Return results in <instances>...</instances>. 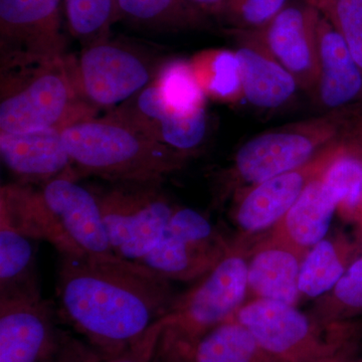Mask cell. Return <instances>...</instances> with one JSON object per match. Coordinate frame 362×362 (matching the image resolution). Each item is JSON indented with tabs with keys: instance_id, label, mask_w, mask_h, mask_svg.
<instances>
[{
	"instance_id": "1",
	"label": "cell",
	"mask_w": 362,
	"mask_h": 362,
	"mask_svg": "<svg viewBox=\"0 0 362 362\" xmlns=\"http://www.w3.org/2000/svg\"><path fill=\"white\" fill-rule=\"evenodd\" d=\"M58 294L69 323L103 359L118 356L165 316L170 282L127 259L61 256Z\"/></svg>"
},
{
	"instance_id": "2",
	"label": "cell",
	"mask_w": 362,
	"mask_h": 362,
	"mask_svg": "<svg viewBox=\"0 0 362 362\" xmlns=\"http://www.w3.org/2000/svg\"><path fill=\"white\" fill-rule=\"evenodd\" d=\"M63 141L75 178L95 175L110 182H162L190 157L157 141L113 111L69 126L63 131Z\"/></svg>"
},
{
	"instance_id": "3",
	"label": "cell",
	"mask_w": 362,
	"mask_h": 362,
	"mask_svg": "<svg viewBox=\"0 0 362 362\" xmlns=\"http://www.w3.org/2000/svg\"><path fill=\"white\" fill-rule=\"evenodd\" d=\"M0 87V132L65 129L99 111L80 92L74 58L68 56L1 71Z\"/></svg>"
},
{
	"instance_id": "4",
	"label": "cell",
	"mask_w": 362,
	"mask_h": 362,
	"mask_svg": "<svg viewBox=\"0 0 362 362\" xmlns=\"http://www.w3.org/2000/svg\"><path fill=\"white\" fill-rule=\"evenodd\" d=\"M35 220L40 240L61 256L121 259L112 249L96 194L62 175L35 189Z\"/></svg>"
},
{
	"instance_id": "5",
	"label": "cell",
	"mask_w": 362,
	"mask_h": 362,
	"mask_svg": "<svg viewBox=\"0 0 362 362\" xmlns=\"http://www.w3.org/2000/svg\"><path fill=\"white\" fill-rule=\"evenodd\" d=\"M346 110L334 111L254 136L235 153L233 178L252 187L301 168L335 143L346 139Z\"/></svg>"
},
{
	"instance_id": "6",
	"label": "cell",
	"mask_w": 362,
	"mask_h": 362,
	"mask_svg": "<svg viewBox=\"0 0 362 362\" xmlns=\"http://www.w3.org/2000/svg\"><path fill=\"white\" fill-rule=\"evenodd\" d=\"M233 317L278 362H322L361 342L356 321L339 337L324 339L323 324L296 306L274 300H247Z\"/></svg>"
},
{
	"instance_id": "7",
	"label": "cell",
	"mask_w": 362,
	"mask_h": 362,
	"mask_svg": "<svg viewBox=\"0 0 362 362\" xmlns=\"http://www.w3.org/2000/svg\"><path fill=\"white\" fill-rule=\"evenodd\" d=\"M246 247L233 243L225 257L185 294L176 296L168 330L189 349L209 331L232 318L247 297Z\"/></svg>"
},
{
	"instance_id": "8",
	"label": "cell",
	"mask_w": 362,
	"mask_h": 362,
	"mask_svg": "<svg viewBox=\"0 0 362 362\" xmlns=\"http://www.w3.org/2000/svg\"><path fill=\"white\" fill-rule=\"evenodd\" d=\"M162 182H112L96 194L114 252L140 261L159 242L177 209L161 189Z\"/></svg>"
},
{
	"instance_id": "9",
	"label": "cell",
	"mask_w": 362,
	"mask_h": 362,
	"mask_svg": "<svg viewBox=\"0 0 362 362\" xmlns=\"http://www.w3.org/2000/svg\"><path fill=\"white\" fill-rule=\"evenodd\" d=\"M163 63L146 49L105 37L86 45L74 71L83 97L100 109L120 106L148 87Z\"/></svg>"
},
{
	"instance_id": "10",
	"label": "cell",
	"mask_w": 362,
	"mask_h": 362,
	"mask_svg": "<svg viewBox=\"0 0 362 362\" xmlns=\"http://www.w3.org/2000/svg\"><path fill=\"white\" fill-rule=\"evenodd\" d=\"M230 245L206 216L177 207L156 246L138 264L169 281L188 282L209 273Z\"/></svg>"
},
{
	"instance_id": "11",
	"label": "cell",
	"mask_w": 362,
	"mask_h": 362,
	"mask_svg": "<svg viewBox=\"0 0 362 362\" xmlns=\"http://www.w3.org/2000/svg\"><path fill=\"white\" fill-rule=\"evenodd\" d=\"M61 0H0L1 71L65 57Z\"/></svg>"
},
{
	"instance_id": "12",
	"label": "cell",
	"mask_w": 362,
	"mask_h": 362,
	"mask_svg": "<svg viewBox=\"0 0 362 362\" xmlns=\"http://www.w3.org/2000/svg\"><path fill=\"white\" fill-rule=\"evenodd\" d=\"M346 139L335 143L301 168L239 189L233 211L237 226L245 233H256L273 228L312 181L322 175Z\"/></svg>"
},
{
	"instance_id": "13",
	"label": "cell",
	"mask_w": 362,
	"mask_h": 362,
	"mask_svg": "<svg viewBox=\"0 0 362 362\" xmlns=\"http://www.w3.org/2000/svg\"><path fill=\"white\" fill-rule=\"evenodd\" d=\"M321 13L302 4H287L263 28L252 32L286 70L300 89L314 93L318 77V25Z\"/></svg>"
},
{
	"instance_id": "14",
	"label": "cell",
	"mask_w": 362,
	"mask_h": 362,
	"mask_svg": "<svg viewBox=\"0 0 362 362\" xmlns=\"http://www.w3.org/2000/svg\"><path fill=\"white\" fill-rule=\"evenodd\" d=\"M65 334L44 299L0 300V362H45Z\"/></svg>"
},
{
	"instance_id": "15",
	"label": "cell",
	"mask_w": 362,
	"mask_h": 362,
	"mask_svg": "<svg viewBox=\"0 0 362 362\" xmlns=\"http://www.w3.org/2000/svg\"><path fill=\"white\" fill-rule=\"evenodd\" d=\"M113 111L157 141L189 156L206 138V109L194 113L170 110L153 82Z\"/></svg>"
},
{
	"instance_id": "16",
	"label": "cell",
	"mask_w": 362,
	"mask_h": 362,
	"mask_svg": "<svg viewBox=\"0 0 362 362\" xmlns=\"http://www.w3.org/2000/svg\"><path fill=\"white\" fill-rule=\"evenodd\" d=\"M63 131L49 128L18 134L0 132V156L4 165L23 185H44L62 175L74 177Z\"/></svg>"
},
{
	"instance_id": "17",
	"label": "cell",
	"mask_w": 362,
	"mask_h": 362,
	"mask_svg": "<svg viewBox=\"0 0 362 362\" xmlns=\"http://www.w3.org/2000/svg\"><path fill=\"white\" fill-rule=\"evenodd\" d=\"M314 94L331 112L346 110L362 98V70L334 26L321 13L318 25V77Z\"/></svg>"
},
{
	"instance_id": "18",
	"label": "cell",
	"mask_w": 362,
	"mask_h": 362,
	"mask_svg": "<svg viewBox=\"0 0 362 362\" xmlns=\"http://www.w3.org/2000/svg\"><path fill=\"white\" fill-rule=\"evenodd\" d=\"M235 32L240 40L235 52L244 99L262 109H276L287 104L300 88L296 78L272 56L252 30Z\"/></svg>"
},
{
	"instance_id": "19",
	"label": "cell",
	"mask_w": 362,
	"mask_h": 362,
	"mask_svg": "<svg viewBox=\"0 0 362 362\" xmlns=\"http://www.w3.org/2000/svg\"><path fill=\"white\" fill-rule=\"evenodd\" d=\"M305 256L267 235L247 257L250 300H274L297 306L301 300L299 278Z\"/></svg>"
},
{
	"instance_id": "20",
	"label": "cell",
	"mask_w": 362,
	"mask_h": 362,
	"mask_svg": "<svg viewBox=\"0 0 362 362\" xmlns=\"http://www.w3.org/2000/svg\"><path fill=\"white\" fill-rule=\"evenodd\" d=\"M337 211V199L320 175L271 228L269 237L307 255L327 235Z\"/></svg>"
},
{
	"instance_id": "21",
	"label": "cell",
	"mask_w": 362,
	"mask_h": 362,
	"mask_svg": "<svg viewBox=\"0 0 362 362\" xmlns=\"http://www.w3.org/2000/svg\"><path fill=\"white\" fill-rule=\"evenodd\" d=\"M362 252V233H332L311 247L302 263L299 290L301 299H318L330 291Z\"/></svg>"
},
{
	"instance_id": "22",
	"label": "cell",
	"mask_w": 362,
	"mask_h": 362,
	"mask_svg": "<svg viewBox=\"0 0 362 362\" xmlns=\"http://www.w3.org/2000/svg\"><path fill=\"white\" fill-rule=\"evenodd\" d=\"M35 242L0 218V300L42 299Z\"/></svg>"
},
{
	"instance_id": "23",
	"label": "cell",
	"mask_w": 362,
	"mask_h": 362,
	"mask_svg": "<svg viewBox=\"0 0 362 362\" xmlns=\"http://www.w3.org/2000/svg\"><path fill=\"white\" fill-rule=\"evenodd\" d=\"M185 354L188 362H278L233 316L185 349Z\"/></svg>"
},
{
	"instance_id": "24",
	"label": "cell",
	"mask_w": 362,
	"mask_h": 362,
	"mask_svg": "<svg viewBox=\"0 0 362 362\" xmlns=\"http://www.w3.org/2000/svg\"><path fill=\"white\" fill-rule=\"evenodd\" d=\"M322 178L334 195L342 218L357 223L362 211V141L359 138L342 143Z\"/></svg>"
},
{
	"instance_id": "25",
	"label": "cell",
	"mask_w": 362,
	"mask_h": 362,
	"mask_svg": "<svg viewBox=\"0 0 362 362\" xmlns=\"http://www.w3.org/2000/svg\"><path fill=\"white\" fill-rule=\"evenodd\" d=\"M204 14L190 0H118V21L165 32L199 28Z\"/></svg>"
},
{
	"instance_id": "26",
	"label": "cell",
	"mask_w": 362,
	"mask_h": 362,
	"mask_svg": "<svg viewBox=\"0 0 362 362\" xmlns=\"http://www.w3.org/2000/svg\"><path fill=\"white\" fill-rule=\"evenodd\" d=\"M206 96L225 103L244 99L242 74L235 51L209 49L190 59Z\"/></svg>"
},
{
	"instance_id": "27",
	"label": "cell",
	"mask_w": 362,
	"mask_h": 362,
	"mask_svg": "<svg viewBox=\"0 0 362 362\" xmlns=\"http://www.w3.org/2000/svg\"><path fill=\"white\" fill-rule=\"evenodd\" d=\"M311 315L326 326L362 318V252L352 262L337 285L316 299Z\"/></svg>"
},
{
	"instance_id": "28",
	"label": "cell",
	"mask_w": 362,
	"mask_h": 362,
	"mask_svg": "<svg viewBox=\"0 0 362 362\" xmlns=\"http://www.w3.org/2000/svg\"><path fill=\"white\" fill-rule=\"evenodd\" d=\"M153 83L162 101L170 110L194 113L206 109L207 97L197 80L192 62L182 59L164 62Z\"/></svg>"
},
{
	"instance_id": "29",
	"label": "cell",
	"mask_w": 362,
	"mask_h": 362,
	"mask_svg": "<svg viewBox=\"0 0 362 362\" xmlns=\"http://www.w3.org/2000/svg\"><path fill=\"white\" fill-rule=\"evenodd\" d=\"M69 28L85 45L108 37L118 21V0H65Z\"/></svg>"
},
{
	"instance_id": "30",
	"label": "cell",
	"mask_w": 362,
	"mask_h": 362,
	"mask_svg": "<svg viewBox=\"0 0 362 362\" xmlns=\"http://www.w3.org/2000/svg\"><path fill=\"white\" fill-rule=\"evenodd\" d=\"M318 11L341 35L362 70V0H323Z\"/></svg>"
},
{
	"instance_id": "31",
	"label": "cell",
	"mask_w": 362,
	"mask_h": 362,
	"mask_svg": "<svg viewBox=\"0 0 362 362\" xmlns=\"http://www.w3.org/2000/svg\"><path fill=\"white\" fill-rule=\"evenodd\" d=\"M288 0H226L220 16L235 30L263 28L286 6Z\"/></svg>"
},
{
	"instance_id": "32",
	"label": "cell",
	"mask_w": 362,
	"mask_h": 362,
	"mask_svg": "<svg viewBox=\"0 0 362 362\" xmlns=\"http://www.w3.org/2000/svg\"><path fill=\"white\" fill-rule=\"evenodd\" d=\"M168 324V316H163L149 328L144 335L128 349L111 358L101 362H150L156 354L164 329Z\"/></svg>"
},
{
	"instance_id": "33",
	"label": "cell",
	"mask_w": 362,
	"mask_h": 362,
	"mask_svg": "<svg viewBox=\"0 0 362 362\" xmlns=\"http://www.w3.org/2000/svg\"><path fill=\"white\" fill-rule=\"evenodd\" d=\"M103 361L97 350L88 342L78 339L66 332L58 349L45 362H101Z\"/></svg>"
},
{
	"instance_id": "34",
	"label": "cell",
	"mask_w": 362,
	"mask_h": 362,
	"mask_svg": "<svg viewBox=\"0 0 362 362\" xmlns=\"http://www.w3.org/2000/svg\"><path fill=\"white\" fill-rule=\"evenodd\" d=\"M150 362H188L185 347L169 332L168 328L162 333L156 354Z\"/></svg>"
},
{
	"instance_id": "35",
	"label": "cell",
	"mask_w": 362,
	"mask_h": 362,
	"mask_svg": "<svg viewBox=\"0 0 362 362\" xmlns=\"http://www.w3.org/2000/svg\"><path fill=\"white\" fill-rule=\"evenodd\" d=\"M199 8H201L204 13H213L220 16L221 9L226 0H190Z\"/></svg>"
},
{
	"instance_id": "36",
	"label": "cell",
	"mask_w": 362,
	"mask_h": 362,
	"mask_svg": "<svg viewBox=\"0 0 362 362\" xmlns=\"http://www.w3.org/2000/svg\"><path fill=\"white\" fill-rule=\"evenodd\" d=\"M358 344L351 345V346L347 347L341 352L337 354V356L331 357V358L326 359L322 362H350L354 357H356L357 349H358Z\"/></svg>"
},
{
	"instance_id": "37",
	"label": "cell",
	"mask_w": 362,
	"mask_h": 362,
	"mask_svg": "<svg viewBox=\"0 0 362 362\" xmlns=\"http://www.w3.org/2000/svg\"><path fill=\"white\" fill-rule=\"evenodd\" d=\"M306 4H310V6L316 7L317 9H319L321 4H322L323 0H303Z\"/></svg>"
},
{
	"instance_id": "38",
	"label": "cell",
	"mask_w": 362,
	"mask_h": 362,
	"mask_svg": "<svg viewBox=\"0 0 362 362\" xmlns=\"http://www.w3.org/2000/svg\"><path fill=\"white\" fill-rule=\"evenodd\" d=\"M356 225H357V226H358V230H361V232L362 233V211H361V216H359V220H358V221H357Z\"/></svg>"
},
{
	"instance_id": "39",
	"label": "cell",
	"mask_w": 362,
	"mask_h": 362,
	"mask_svg": "<svg viewBox=\"0 0 362 362\" xmlns=\"http://www.w3.org/2000/svg\"><path fill=\"white\" fill-rule=\"evenodd\" d=\"M358 324L359 331H361V337L362 338V320H356Z\"/></svg>"
},
{
	"instance_id": "40",
	"label": "cell",
	"mask_w": 362,
	"mask_h": 362,
	"mask_svg": "<svg viewBox=\"0 0 362 362\" xmlns=\"http://www.w3.org/2000/svg\"><path fill=\"white\" fill-rule=\"evenodd\" d=\"M350 362H362V358H358V357H354Z\"/></svg>"
},
{
	"instance_id": "41",
	"label": "cell",
	"mask_w": 362,
	"mask_h": 362,
	"mask_svg": "<svg viewBox=\"0 0 362 362\" xmlns=\"http://www.w3.org/2000/svg\"><path fill=\"white\" fill-rule=\"evenodd\" d=\"M359 139H361V141H362V138H359Z\"/></svg>"
}]
</instances>
